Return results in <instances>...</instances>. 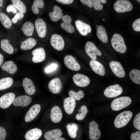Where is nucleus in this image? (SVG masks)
<instances>
[{"label": "nucleus", "instance_id": "nucleus-7", "mask_svg": "<svg viewBox=\"0 0 140 140\" xmlns=\"http://www.w3.org/2000/svg\"><path fill=\"white\" fill-rule=\"evenodd\" d=\"M89 137L92 140H97L100 137L101 132L99 129V125L94 121H92L89 124Z\"/></svg>", "mask_w": 140, "mask_h": 140}, {"label": "nucleus", "instance_id": "nucleus-5", "mask_svg": "<svg viewBox=\"0 0 140 140\" xmlns=\"http://www.w3.org/2000/svg\"><path fill=\"white\" fill-rule=\"evenodd\" d=\"M122 87L118 84L111 85L104 90V95L108 98H113L121 95L123 92Z\"/></svg>", "mask_w": 140, "mask_h": 140}, {"label": "nucleus", "instance_id": "nucleus-45", "mask_svg": "<svg viewBox=\"0 0 140 140\" xmlns=\"http://www.w3.org/2000/svg\"><path fill=\"white\" fill-rule=\"evenodd\" d=\"M131 140H140V132L137 131L132 133L130 137Z\"/></svg>", "mask_w": 140, "mask_h": 140}, {"label": "nucleus", "instance_id": "nucleus-38", "mask_svg": "<svg viewBox=\"0 0 140 140\" xmlns=\"http://www.w3.org/2000/svg\"><path fill=\"white\" fill-rule=\"evenodd\" d=\"M68 94L70 97L74 99L75 100H79L81 98H83L85 95L83 91L79 90L76 92L74 91L71 90L68 92Z\"/></svg>", "mask_w": 140, "mask_h": 140}, {"label": "nucleus", "instance_id": "nucleus-29", "mask_svg": "<svg viewBox=\"0 0 140 140\" xmlns=\"http://www.w3.org/2000/svg\"><path fill=\"white\" fill-rule=\"evenodd\" d=\"M96 35L97 37L103 43H107L108 41L107 34L104 27L100 25L97 27Z\"/></svg>", "mask_w": 140, "mask_h": 140}, {"label": "nucleus", "instance_id": "nucleus-32", "mask_svg": "<svg viewBox=\"0 0 140 140\" xmlns=\"http://www.w3.org/2000/svg\"><path fill=\"white\" fill-rule=\"evenodd\" d=\"M13 83V80L10 77H6L0 80V90L8 88L11 86Z\"/></svg>", "mask_w": 140, "mask_h": 140}, {"label": "nucleus", "instance_id": "nucleus-13", "mask_svg": "<svg viewBox=\"0 0 140 140\" xmlns=\"http://www.w3.org/2000/svg\"><path fill=\"white\" fill-rule=\"evenodd\" d=\"M40 106L36 104L32 106L26 113L25 120L26 122H29L33 120L38 115L40 111Z\"/></svg>", "mask_w": 140, "mask_h": 140}, {"label": "nucleus", "instance_id": "nucleus-47", "mask_svg": "<svg viewBox=\"0 0 140 140\" xmlns=\"http://www.w3.org/2000/svg\"><path fill=\"white\" fill-rule=\"evenodd\" d=\"M6 10L8 13L11 12L13 13H15L17 12L16 9L13 4L9 5L6 8Z\"/></svg>", "mask_w": 140, "mask_h": 140}, {"label": "nucleus", "instance_id": "nucleus-51", "mask_svg": "<svg viewBox=\"0 0 140 140\" xmlns=\"http://www.w3.org/2000/svg\"><path fill=\"white\" fill-rule=\"evenodd\" d=\"M4 60L3 57L2 55L0 53V67L2 65Z\"/></svg>", "mask_w": 140, "mask_h": 140}, {"label": "nucleus", "instance_id": "nucleus-23", "mask_svg": "<svg viewBox=\"0 0 140 140\" xmlns=\"http://www.w3.org/2000/svg\"><path fill=\"white\" fill-rule=\"evenodd\" d=\"M22 85L27 94L32 95L34 94L35 88L33 83L30 79L27 78H24L23 80Z\"/></svg>", "mask_w": 140, "mask_h": 140}, {"label": "nucleus", "instance_id": "nucleus-31", "mask_svg": "<svg viewBox=\"0 0 140 140\" xmlns=\"http://www.w3.org/2000/svg\"><path fill=\"white\" fill-rule=\"evenodd\" d=\"M1 47L4 51L9 54H12L14 52L13 48L10 44L8 39L2 40L1 41Z\"/></svg>", "mask_w": 140, "mask_h": 140}, {"label": "nucleus", "instance_id": "nucleus-58", "mask_svg": "<svg viewBox=\"0 0 140 140\" xmlns=\"http://www.w3.org/2000/svg\"><path fill=\"white\" fill-rule=\"evenodd\" d=\"M104 20H105V19H103V21H104Z\"/></svg>", "mask_w": 140, "mask_h": 140}, {"label": "nucleus", "instance_id": "nucleus-8", "mask_svg": "<svg viewBox=\"0 0 140 140\" xmlns=\"http://www.w3.org/2000/svg\"><path fill=\"white\" fill-rule=\"evenodd\" d=\"M50 43L54 48L58 51L62 50L64 47L65 43L63 38L57 34L52 35L50 39Z\"/></svg>", "mask_w": 140, "mask_h": 140}, {"label": "nucleus", "instance_id": "nucleus-53", "mask_svg": "<svg viewBox=\"0 0 140 140\" xmlns=\"http://www.w3.org/2000/svg\"><path fill=\"white\" fill-rule=\"evenodd\" d=\"M3 4V1L0 0V7H1Z\"/></svg>", "mask_w": 140, "mask_h": 140}, {"label": "nucleus", "instance_id": "nucleus-21", "mask_svg": "<svg viewBox=\"0 0 140 140\" xmlns=\"http://www.w3.org/2000/svg\"><path fill=\"white\" fill-rule=\"evenodd\" d=\"M51 120L54 123L60 122L62 118V113L60 108L57 106H55L51 109L50 114Z\"/></svg>", "mask_w": 140, "mask_h": 140}, {"label": "nucleus", "instance_id": "nucleus-44", "mask_svg": "<svg viewBox=\"0 0 140 140\" xmlns=\"http://www.w3.org/2000/svg\"><path fill=\"white\" fill-rule=\"evenodd\" d=\"M57 67V65L55 63H52L47 66L45 69V71L46 73L51 72L55 70Z\"/></svg>", "mask_w": 140, "mask_h": 140}, {"label": "nucleus", "instance_id": "nucleus-4", "mask_svg": "<svg viewBox=\"0 0 140 140\" xmlns=\"http://www.w3.org/2000/svg\"><path fill=\"white\" fill-rule=\"evenodd\" d=\"M133 5L127 0H118L115 3L114 8L118 13H123L130 11L133 8Z\"/></svg>", "mask_w": 140, "mask_h": 140}, {"label": "nucleus", "instance_id": "nucleus-24", "mask_svg": "<svg viewBox=\"0 0 140 140\" xmlns=\"http://www.w3.org/2000/svg\"><path fill=\"white\" fill-rule=\"evenodd\" d=\"M53 11L49 14L52 21L56 22L62 18L63 14L62 13V9L59 6L54 5L53 8Z\"/></svg>", "mask_w": 140, "mask_h": 140}, {"label": "nucleus", "instance_id": "nucleus-57", "mask_svg": "<svg viewBox=\"0 0 140 140\" xmlns=\"http://www.w3.org/2000/svg\"><path fill=\"white\" fill-rule=\"evenodd\" d=\"M98 26L97 25H96V27H97Z\"/></svg>", "mask_w": 140, "mask_h": 140}, {"label": "nucleus", "instance_id": "nucleus-19", "mask_svg": "<svg viewBox=\"0 0 140 140\" xmlns=\"http://www.w3.org/2000/svg\"><path fill=\"white\" fill-rule=\"evenodd\" d=\"M90 65L92 70L96 74L103 76L105 74V69L103 65L95 60H91L89 62Z\"/></svg>", "mask_w": 140, "mask_h": 140}, {"label": "nucleus", "instance_id": "nucleus-17", "mask_svg": "<svg viewBox=\"0 0 140 140\" xmlns=\"http://www.w3.org/2000/svg\"><path fill=\"white\" fill-rule=\"evenodd\" d=\"M31 101V98L28 96H19L14 99L12 104L15 106L24 107L29 105Z\"/></svg>", "mask_w": 140, "mask_h": 140}, {"label": "nucleus", "instance_id": "nucleus-30", "mask_svg": "<svg viewBox=\"0 0 140 140\" xmlns=\"http://www.w3.org/2000/svg\"><path fill=\"white\" fill-rule=\"evenodd\" d=\"M68 135L72 138H75L77 136V132L78 129L77 124L75 123L68 124L66 126Z\"/></svg>", "mask_w": 140, "mask_h": 140}, {"label": "nucleus", "instance_id": "nucleus-50", "mask_svg": "<svg viewBox=\"0 0 140 140\" xmlns=\"http://www.w3.org/2000/svg\"><path fill=\"white\" fill-rule=\"evenodd\" d=\"M56 1L59 3H62L64 5L65 4H71L73 2V0H56Z\"/></svg>", "mask_w": 140, "mask_h": 140}, {"label": "nucleus", "instance_id": "nucleus-14", "mask_svg": "<svg viewBox=\"0 0 140 140\" xmlns=\"http://www.w3.org/2000/svg\"><path fill=\"white\" fill-rule=\"evenodd\" d=\"M35 25L39 36L41 38L44 37L46 32L47 27L44 20L40 18L37 19L35 22Z\"/></svg>", "mask_w": 140, "mask_h": 140}, {"label": "nucleus", "instance_id": "nucleus-10", "mask_svg": "<svg viewBox=\"0 0 140 140\" xmlns=\"http://www.w3.org/2000/svg\"><path fill=\"white\" fill-rule=\"evenodd\" d=\"M112 71L117 77L122 78L125 75L124 70L121 63L117 61H112L109 63Z\"/></svg>", "mask_w": 140, "mask_h": 140}, {"label": "nucleus", "instance_id": "nucleus-56", "mask_svg": "<svg viewBox=\"0 0 140 140\" xmlns=\"http://www.w3.org/2000/svg\"><path fill=\"white\" fill-rule=\"evenodd\" d=\"M15 50L16 51H17V49L16 48V49H15Z\"/></svg>", "mask_w": 140, "mask_h": 140}, {"label": "nucleus", "instance_id": "nucleus-48", "mask_svg": "<svg viewBox=\"0 0 140 140\" xmlns=\"http://www.w3.org/2000/svg\"><path fill=\"white\" fill-rule=\"evenodd\" d=\"M62 19L64 22L66 23L70 24L72 21L71 17L68 15H65L62 18Z\"/></svg>", "mask_w": 140, "mask_h": 140}, {"label": "nucleus", "instance_id": "nucleus-9", "mask_svg": "<svg viewBox=\"0 0 140 140\" xmlns=\"http://www.w3.org/2000/svg\"><path fill=\"white\" fill-rule=\"evenodd\" d=\"M73 80L76 85L80 87H86L88 86L90 82V79L88 76L78 73L73 76Z\"/></svg>", "mask_w": 140, "mask_h": 140}, {"label": "nucleus", "instance_id": "nucleus-11", "mask_svg": "<svg viewBox=\"0 0 140 140\" xmlns=\"http://www.w3.org/2000/svg\"><path fill=\"white\" fill-rule=\"evenodd\" d=\"M64 63L65 66L70 69L77 71L80 68V66L72 55L66 56L64 59Z\"/></svg>", "mask_w": 140, "mask_h": 140}, {"label": "nucleus", "instance_id": "nucleus-55", "mask_svg": "<svg viewBox=\"0 0 140 140\" xmlns=\"http://www.w3.org/2000/svg\"><path fill=\"white\" fill-rule=\"evenodd\" d=\"M137 1L138 2H140V0H137Z\"/></svg>", "mask_w": 140, "mask_h": 140}, {"label": "nucleus", "instance_id": "nucleus-39", "mask_svg": "<svg viewBox=\"0 0 140 140\" xmlns=\"http://www.w3.org/2000/svg\"><path fill=\"white\" fill-rule=\"evenodd\" d=\"M61 26L63 29L69 33H72L75 31V29L71 23H66L63 22L61 23Z\"/></svg>", "mask_w": 140, "mask_h": 140}, {"label": "nucleus", "instance_id": "nucleus-12", "mask_svg": "<svg viewBox=\"0 0 140 140\" xmlns=\"http://www.w3.org/2000/svg\"><path fill=\"white\" fill-rule=\"evenodd\" d=\"M15 95L12 92L7 93L0 98V107L5 109L9 107L15 99Z\"/></svg>", "mask_w": 140, "mask_h": 140}, {"label": "nucleus", "instance_id": "nucleus-18", "mask_svg": "<svg viewBox=\"0 0 140 140\" xmlns=\"http://www.w3.org/2000/svg\"><path fill=\"white\" fill-rule=\"evenodd\" d=\"M75 24L80 33L83 36H86L91 32V28L90 25L81 20H76Z\"/></svg>", "mask_w": 140, "mask_h": 140}, {"label": "nucleus", "instance_id": "nucleus-54", "mask_svg": "<svg viewBox=\"0 0 140 140\" xmlns=\"http://www.w3.org/2000/svg\"><path fill=\"white\" fill-rule=\"evenodd\" d=\"M100 1L102 3H103L104 4H105L106 3L107 1L106 0H100Z\"/></svg>", "mask_w": 140, "mask_h": 140}, {"label": "nucleus", "instance_id": "nucleus-46", "mask_svg": "<svg viewBox=\"0 0 140 140\" xmlns=\"http://www.w3.org/2000/svg\"><path fill=\"white\" fill-rule=\"evenodd\" d=\"M6 135V132L5 129L0 126V140H5Z\"/></svg>", "mask_w": 140, "mask_h": 140}, {"label": "nucleus", "instance_id": "nucleus-49", "mask_svg": "<svg viewBox=\"0 0 140 140\" xmlns=\"http://www.w3.org/2000/svg\"><path fill=\"white\" fill-rule=\"evenodd\" d=\"M80 1L83 4L87 5L90 8L92 7V4L90 0H80Z\"/></svg>", "mask_w": 140, "mask_h": 140}, {"label": "nucleus", "instance_id": "nucleus-26", "mask_svg": "<svg viewBox=\"0 0 140 140\" xmlns=\"http://www.w3.org/2000/svg\"><path fill=\"white\" fill-rule=\"evenodd\" d=\"M1 68L3 70L11 74L15 73L17 69L16 65L12 61L5 62L2 66Z\"/></svg>", "mask_w": 140, "mask_h": 140}, {"label": "nucleus", "instance_id": "nucleus-6", "mask_svg": "<svg viewBox=\"0 0 140 140\" xmlns=\"http://www.w3.org/2000/svg\"><path fill=\"white\" fill-rule=\"evenodd\" d=\"M85 48L87 54L92 60H96L97 59V55L100 56L101 55V52L91 42H87L86 44Z\"/></svg>", "mask_w": 140, "mask_h": 140}, {"label": "nucleus", "instance_id": "nucleus-34", "mask_svg": "<svg viewBox=\"0 0 140 140\" xmlns=\"http://www.w3.org/2000/svg\"><path fill=\"white\" fill-rule=\"evenodd\" d=\"M0 20L3 26L6 28H10L12 25L11 20L5 13H0Z\"/></svg>", "mask_w": 140, "mask_h": 140}, {"label": "nucleus", "instance_id": "nucleus-1", "mask_svg": "<svg viewBox=\"0 0 140 140\" xmlns=\"http://www.w3.org/2000/svg\"><path fill=\"white\" fill-rule=\"evenodd\" d=\"M132 116V112L130 111H123L118 114L114 121L115 126L120 128L126 125L129 122Z\"/></svg>", "mask_w": 140, "mask_h": 140}, {"label": "nucleus", "instance_id": "nucleus-35", "mask_svg": "<svg viewBox=\"0 0 140 140\" xmlns=\"http://www.w3.org/2000/svg\"><path fill=\"white\" fill-rule=\"evenodd\" d=\"M13 5L20 12L25 13L26 11V8L24 4L20 0H12Z\"/></svg>", "mask_w": 140, "mask_h": 140}, {"label": "nucleus", "instance_id": "nucleus-15", "mask_svg": "<svg viewBox=\"0 0 140 140\" xmlns=\"http://www.w3.org/2000/svg\"><path fill=\"white\" fill-rule=\"evenodd\" d=\"M33 55L32 60L35 63H37L43 61L45 58V53L44 49L39 47L35 49L33 51Z\"/></svg>", "mask_w": 140, "mask_h": 140}, {"label": "nucleus", "instance_id": "nucleus-28", "mask_svg": "<svg viewBox=\"0 0 140 140\" xmlns=\"http://www.w3.org/2000/svg\"><path fill=\"white\" fill-rule=\"evenodd\" d=\"M21 29L25 35L30 36L33 34L34 27L32 23L30 22H27L23 24Z\"/></svg>", "mask_w": 140, "mask_h": 140}, {"label": "nucleus", "instance_id": "nucleus-36", "mask_svg": "<svg viewBox=\"0 0 140 140\" xmlns=\"http://www.w3.org/2000/svg\"><path fill=\"white\" fill-rule=\"evenodd\" d=\"M31 7V10L33 13L37 14L38 13L39 8H43L44 6V1L43 0H35Z\"/></svg>", "mask_w": 140, "mask_h": 140}, {"label": "nucleus", "instance_id": "nucleus-3", "mask_svg": "<svg viewBox=\"0 0 140 140\" xmlns=\"http://www.w3.org/2000/svg\"><path fill=\"white\" fill-rule=\"evenodd\" d=\"M131 99L128 96H122L113 100L111 104V107L113 110L117 111L125 108L131 103Z\"/></svg>", "mask_w": 140, "mask_h": 140}, {"label": "nucleus", "instance_id": "nucleus-22", "mask_svg": "<svg viewBox=\"0 0 140 140\" xmlns=\"http://www.w3.org/2000/svg\"><path fill=\"white\" fill-rule=\"evenodd\" d=\"M42 134V131L36 128L28 131L25 134V137L26 140H37Z\"/></svg>", "mask_w": 140, "mask_h": 140}, {"label": "nucleus", "instance_id": "nucleus-43", "mask_svg": "<svg viewBox=\"0 0 140 140\" xmlns=\"http://www.w3.org/2000/svg\"><path fill=\"white\" fill-rule=\"evenodd\" d=\"M132 27L133 29L135 31L139 32L140 31V18L135 20L132 24Z\"/></svg>", "mask_w": 140, "mask_h": 140}, {"label": "nucleus", "instance_id": "nucleus-16", "mask_svg": "<svg viewBox=\"0 0 140 140\" xmlns=\"http://www.w3.org/2000/svg\"><path fill=\"white\" fill-rule=\"evenodd\" d=\"M48 87L52 93L54 94L59 93L61 90L62 88L61 80L59 78L52 79L49 82Z\"/></svg>", "mask_w": 140, "mask_h": 140}, {"label": "nucleus", "instance_id": "nucleus-2", "mask_svg": "<svg viewBox=\"0 0 140 140\" xmlns=\"http://www.w3.org/2000/svg\"><path fill=\"white\" fill-rule=\"evenodd\" d=\"M111 45L116 51L123 53L126 51L127 47L122 36L118 33L113 36L111 40Z\"/></svg>", "mask_w": 140, "mask_h": 140}, {"label": "nucleus", "instance_id": "nucleus-25", "mask_svg": "<svg viewBox=\"0 0 140 140\" xmlns=\"http://www.w3.org/2000/svg\"><path fill=\"white\" fill-rule=\"evenodd\" d=\"M62 132L59 129H55L47 131L45 132L44 136L46 140H52L61 137Z\"/></svg>", "mask_w": 140, "mask_h": 140}, {"label": "nucleus", "instance_id": "nucleus-20", "mask_svg": "<svg viewBox=\"0 0 140 140\" xmlns=\"http://www.w3.org/2000/svg\"><path fill=\"white\" fill-rule=\"evenodd\" d=\"M75 100L70 97L66 98L64 101V107L66 112L68 114L73 112L76 106Z\"/></svg>", "mask_w": 140, "mask_h": 140}, {"label": "nucleus", "instance_id": "nucleus-27", "mask_svg": "<svg viewBox=\"0 0 140 140\" xmlns=\"http://www.w3.org/2000/svg\"><path fill=\"white\" fill-rule=\"evenodd\" d=\"M36 43V41L35 39L29 38L21 42L20 48L24 50H29L33 48Z\"/></svg>", "mask_w": 140, "mask_h": 140}, {"label": "nucleus", "instance_id": "nucleus-40", "mask_svg": "<svg viewBox=\"0 0 140 140\" xmlns=\"http://www.w3.org/2000/svg\"><path fill=\"white\" fill-rule=\"evenodd\" d=\"M92 5L95 10L100 11L102 9L103 7L102 3L99 0H90Z\"/></svg>", "mask_w": 140, "mask_h": 140}, {"label": "nucleus", "instance_id": "nucleus-33", "mask_svg": "<svg viewBox=\"0 0 140 140\" xmlns=\"http://www.w3.org/2000/svg\"><path fill=\"white\" fill-rule=\"evenodd\" d=\"M129 77L132 81L134 83L140 84V71L137 69H133L129 73Z\"/></svg>", "mask_w": 140, "mask_h": 140}, {"label": "nucleus", "instance_id": "nucleus-37", "mask_svg": "<svg viewBox=\"0 0 140 140\" xmlns=\"http://www.w3.org/2000/svg\"><path fill=\"white\" fill-rule=\"evenodd\" d=\"M79 113L77 114L75 116L76 119L78 120H82L86 116L88 110L87 107L85 105L82 106L80 109H78Z\"/></svg>", "mask_w": 140, "mask_h": 140}, {"label": "nucleus", "instance_id": "nucleus-52", "mask_svg": "<svg viewBox=\"0 0 140 140\" xmlns=\"http://www.w3.org/2000/svg\"><path fill=\"white\" fill-rule=\"evenodd\" d=\"M52 140H66L64 138L62 137H60L58 138Z\"/></svg>", "mask_w": 140, "mask_h": 140}, {"label": "nucleus", "instance_id": "nucleus-42", "mask_svg": "<svg viewBox=\"0 0 140 140\" xmlns=\"http://www.w3.org/2000/svg\"><path fill=\"white\" fill-rule=\"evenodd\" d=\"M24 16V15L23 13L20 12H18L12 18L11 21L13 23L15 24L17 23L18 21L22 19Z\"/></svg>", "mask_w": 140, "mask_h": 140}, {"label": "nucleus", "instance_id": "nucleus-41", "mask_svg": "<svg viewBox=\"0 0 140 140\" xmlns=\"http://www.w3.org/2000/svg\"><path fill=\"white\" fill-rule=\"evenodd\" d=\"M133 125L138 130H140V113L136 115L133 121Z\"/></svg>", "mask_w": 140, "mask_h": 140}]
</instances>
